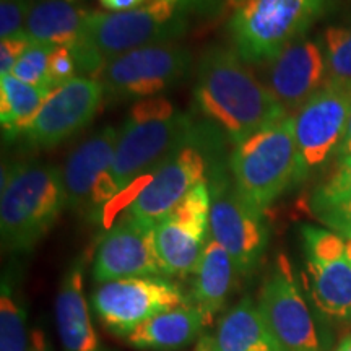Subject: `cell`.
<instances>
[{
    "label": "cell",
    "instance_id": "9a60e30c",
    "mask_svg": "<svg viewBox=\"0 0 351 351\" xmlns=\"http://www.w3.org/2000/svg\"><path fill=\"white\" fill-rule=\"evenodd\" d=\"M262 83L285 111L296 112L328 83L322 39L298 38L263 64Z\"/></svg>",
    "mask_w": 351,
    "mask_h": 351
},
{
    "label": "cell",
    "instance_id": "52a82bcc",
    "mask_svg": "<svg viewBox=\"0 0 351 351\" xmlns=\"http://www.w3.org/2000/svg\"><path fill=\"white\" fill-rule=\"evenodd\" d=\"M335 0H244L228 23L245 64L263 65L302 38Z\"/></svg>",
    "mask_w": 351,
    "mask_h": 351
},
{
    "label": "cell",
    "instance_id": "e0dca14e",
    "mask_svg": "<svg viewBox=\"0 0 351 351\" xmlns=\"http://www.w3.org/2000/svg\"><path fill=\"white\" fill-rule=\"evenodd\" d=\"M155 225L134 217H122L109 228L99 241L93 262V278L98 283L135 276H158L163 274L158 261Z\"/></svg>",
    "mask_w": 351,
    "mask_h": 351
},
{
    "label": "cell",
    "instance_id": "d590c367",
    "mask_svg": "<svg viewBox=\"0 0 351 351\" xmlns=\"http://www.w3.org/2000/svg\"><path fill=\"white\" fill-rule=\"evenodd\" d=\"M335 351H351V335L345 337V339L340 341V345L337 346Z\"/></svg>",
    "mask_w": 351,
    "mask_h": 351
},
{
    "label": "cell",
    "instance_id": "9c48e42d",
    "mask_svg": "<svg viewBox=\"0 0 351 351\" xmlns=\"http://www.w3.org/2000/svg\"><path fill=\"white\" fill-rule=\"evenodd\" d=\"M194 57L174 43L145 46L111 60L95 78L104 88V99L156 98L191 75Z\"/></svg>",
    "mask_w": 351,
    "mask_h": 351
},
{
    "label": "cell",
    "instance_id": "8d00e7d4",
    "mask_svg": "<svg viewBox=\"0 0 351 351\" xmlns=\"http://www.w3.org/2000/svg\"><path fill=\"white\" fill-rule=\"evenodd\" d=\"M345 256L351 262V238L345 239Z\"/></svg>",
    "mask_w": 351,
    "mask_h": 351
},
{
    "label": "cell",
    "instance_id": "f546056e",
    "mask_svg": "<svg viewBox=\"0 0 351 351\" xmlns=\"http://www.w3.org/2000/svg\"><path fill=\"white\" fill-rule=\"evenodd\" d=\"M75 73H78V60L73 47H54L49 57V82L52 90L75 78Z\"/></svg>",
    "mask_w": 351,
    "mask_h": 351
},
{
    "label": "cell",
    "instance_id": "ba28073f",
    "mask_svg": "<svg viewBox=\"0 0 351 351\" xmlns=\"http://www.w3.org/2000/svg\"><path fill=\"white\" fill-rule=\"evenodd\" d=\"M207 181L212 194L210 236L226 249L239 276L251 275L269 244L263 212L241 197L223 158L212 165Z\"/></svg>",
    "mask_w": 351,
    "mask_h": 351
},
{
    "label": "cell",
    "instance_id": "8992f818",
    "mask_svg": "<svg viewBox=\"0 0 351 351\" xmlns=\"http://www.w3.org/2000/svg\"><path fill=\"white\" fill-rule=\"evenodd\" d=\"M228 165L241 197L265 213L287 189L298 184L293 116H287L236 145Z\"/></svg>",
    "mask_w": 351,
    "mask_h": 351
},
{
    "label": "cell",
    "instance_id": "3957f363",
    "mask_svg": "<svg viewBox=\"0 0 351 351\" xmlns=\"http://www.w3.org/2000/svg\"><path fill=\"white\" fill-rule=\"evenodd\" d=\"M199 130L200 124L192 119L191 114L179 111L168 99L156 96L135 103L119 129L109 171L108 182L114 202L130 186L163 165L176 150L192 142Z\"/></svg>",
    "mask_w": 351,
    "mask_h": 351
},
{
    "label": "cell",
    "instance_id": "d6986e66",
    "mask_svg": "<svg viewBox=\"0 0 351 351\" xmlns=\"http://www.w3.org/2000/svg\"><path fill=\"white\" fill-rule=\"evenodd\" d=\"M236 276L239 274L231 256L210 236L194 271V283L189 295V304L200 311L207 326H212L215 315L225 307L234 288Z\"/></svg>",
    "mask_w": 351,
    "mask_h": 351
},
{
    "label": "cell",
    "instance_id": "5b68a950",
    "mask_svg": "<svg viewBox=\"0 0 351 351\" xmlns=\"http://www.w3.org/2000/svg\"><path fill=\"white\" fill-rule=\"evenodd\" d=\"M223 138L213 127L200 124L199 134L192 142L176 150L163 165L130 186L124 195L114 202L104 215V221H108L117 202H124L121 210L125 205V215L156 225L181 204L197 184L207 181L212 165L221 160Z\"/></svg>",
    "mask_w": 351,
    "mask_h": 351
},
{
    "label": "cell",
    "instance_id": "f1b7e54d",
    "mask_svg": "<svg viewBox=\"0 0 351 351\" xmlns=\"http://www.w3.org/2000/svg\"><path fill=\"white\" fill-rule=\"evenodd\" d=\"M34 0H0V38L5 39L23 33Z\"/></svg>",
    "mask_w": 351,
    "mask_h": 351
},
{
    "label": "cell",
    "instance_id": "7c38bea8",
    "mask_svg": "<svg viewBox=\"0 0 351 351\" xmlns=\"http://www.w3.org/2000/svg\"><path fill=\"white\" fill-rule=\"evenodd\" d=\"M186 302L182 289L160 275L101 283L91 296V306L103 326L122 339L148 319Z\"/></svg>",
    "mask_w": 351,
    "mask_h": 351
},
{
    "label": "cell",
    "instance_id": "e575fe53",
    "mask_svg": "<svg viewBox=\"0 0 351 351\" xmlns=\"http://www.w3.org/2000/svg\"><path fill=\"white\" fill-rule=\"evenodd\" d=\"M346 156H351V114H350L348 124H346L343 140H341L339 152H337V158H339V160H343Z\"/></svg>",
    "mask_w": 351,
    "mask_h": 351
},
{
    "label": "cell",
    "instance_id": "6da1fadb",
    "mask_svg": "<svg viewBox=\"0 0 351 351\" xmlns=\"http://www.w3.org/2000/svg\"><path fill=\"white\" fill-rule=\"evenodd\" d=\"M223 0H147L127 12H90L73 46L78 73L96 77L108 62L127 52L155 44L174 43L195 20L213 15Z\"/></svg>",
    "mask_w": 351,
    "mask_h": 351
},
{
    "label": "cell",
    "instance_id": "4fadbf2b",
    "mask_svg": "<svg viewBox=\"0 0 351 351\" xmlns=\"http://www.w3.org/2000/svg\"><path fill=\"white\" fill-rule=\"evenodd\" d=\"M210 208L208 181H202L173 212L156 223L153 239L163 275H194L208 241Z\"/></svg>",
    "mask_w": 351,
    "mask_h": 351
},
{
    "label": "cell",
    "instance_id": "4316f807",
    "mask_svg": "<svg viewBox=\"0 0 351 351\" xmlns=\"http://www.w3.org/2000/svg\"><path fill=\"white\" fill-rule=\"evenodd\" d=\"M52 51H54L52 46L29 43L23 56L16 62L15 69L12 70V75L21 82L28 83V85L51 88L52 90L49 82V57Z\"/></svg>",
    "mask_w": 351,
    "mask_h": 351
},
{
    "label": "cell",
    "instance_id": "ac0fdd59",
    "mask_svg": "<svg viewBox=\"0 0 351 351\" xmlns=\"http://www.w3.org/2000/svg\"><path fill=\"white\" fill-rule=\"evenodd\" d=\"M56 320L64 351H104L83 295L80 262L70 267L60 283L56 300Z\"/></svg>",
    "mask_w": 351,
    "mask_h": 351
},
{
    "label": "cell",
    "instance_id": "2e32d148",
    "mask_svg": "<svg viewBox=\"0 0 351 351\" xmlns=\"http://www.w3.org/2000/svg\"><path fill=\"white\" fill-rule=\"evenodd\" d=\"M104 101V88L93 77H75L52 90L36 119L25 132L26 142L51 148L90 124Z\"/></svg>",
    "mask_w": 351,
    "mask_h": 351
},
{
    "label": "cell",
    "instance_id": "4dcf8cb0",
    "mask_svg": "<svg viewBox=\"0 0 351 351\" xmlns=\"http://www.w3.org/2000/svg\"><path fill=\"white\" fill-rule=\"evenodd\" d=\"M314 215L322 225L340 234L341 238H351V199L315 210Z\"/></svg>",
    "mask_w": 351,
    "mask_h": 351
},
{
    "label": "cell",
    "instance_id": "7a4b0ae2",
    "mask_svg": "<svg viewBox=\"0 0 351 351\" xmlns=\"http://www.w3.org/2000/svg\"><path fill=\"white\" fill-rule=\"evenodd\" d=\"M194 106L234 147L289 116L238 52L223 46H210L200 57Z\"/></svg>",
    "mask_w": 351,
    "mask_h": 351
},
{
    "label": "cell",
    "instance_id": "484cf974",
    "mask_svg": "<svg viewBox=\"0 0 351 351\" xmlns=\"http://www.w3.org/2000/svg\"><path fill=\"white\" fill-rule=\"evenodd\" d=\"M328 82L351 86V25L328 26L322 36Z\"/></svg>",
    "mask_w": 351,
    "mask_h": 351
},
{
    "label": "cell",
    "instance_id": "74e56055",
    "mask_svg": "<svg viewBox=\"0 0 351 351\" xmlns=\"http://www.w3.org/2000/svg\"><path fill=\"white\" fill-rule=\"evenodd\" d=\"M232 2H236V3H238V5H239V3L244 2V0H232Z\"/></svg>",
    "mask_w": 351,
    "mask_h": 351
},
{
    "label": "cell",
    "instance_id": "30bf717a",
    "mask_svg": "<svg viewBox=\"0 0 351 351\" xmlns=\"http://www.w3.org/2000/svg\"><path fill=\"white\" fill-rule=\"evenodd\" d=\"M257 307L276 351H326L291 263L283 254L262 285Z\"/></svg>",
    "mask_w": 351,
    "mask_h": 351
},
{
    "label": "cell",
    "instance_id": "836d02e7",
    "mask_svg": "<svg viewBox=\"0 0 351 351\" xmlns=\"http://www.w3.org/2000/svg\"><path fill=\"white\" fill-rule=\"evenodd\" d=\"M145 2L147 0H99L101 5L112 13L134 10V8L143 5Z\"/></svg>",
    "mask_w": 351,
    "mask_h": 351
},
{
    "label": "cell",
    "instance_id": "83f0119b",
    "mask_svg": "<svg viewBox=\"0 0 351 351\" xmlns=\"http://www.w3.org/2000/svg\"><path fill=\"white\" fill-rule=\"evenodd\" d=\"M348 199H351V156L340 160L326 181L315 187L311 208L315 212Z\"/></svg>",
    "mask_w": 351,
    "mask_h": 351
},
{
    "label": "cell",
    "instance_id": "44dd1931",
    "mask_svg": "<svg viewBox=\"0 0 351 351\" xmlns=\"http://www.w3.org/2000/svg\"><path fill=\"white\" fill-rule=\"evenodd\" d=\"M197 351H276L258 307L244 298L219 319L213 335L202 337Z\"/></svg>",
    "mask_w": 351,
    "mask_h": 351
},
{
    "label": "cell",
    "instance_id": "1f68e13d",
    "mask_svg": "<svg viewBox=\"0 0 351 351\" xmlns=\"http://www.w3.org/2000/svg\"><path fill=\"white\" fill-rule=\"evenodd\" d=\"M28 46L29 41L23 34L5 38L0 41V75L12 73V70L15 69L16 62H19Z\"/></svg>",
    "mask_w": 351,
    "mask_h": 351
},
{
    "label": "cell",
    "instance_id": "7402d4cb",
    "mask_svg": "<svg viewBox=\"0 0 351 351\" xmlns=\"http://www.w3.org/2000/svg\"><path fill=\"white\" fill-rule=\"evenodd\" d=\"M204 327L207 322L200 311L186 302L148 319L124 340L135 348L178 351L191 345Z\"/></svg>",
    "mask_w": 351,
    "mask_h": 351
},
{
    "label": "cell",
    "instance_id": "cb8c5ba5",
    "mask_svg": "<svg viewBox=\"0 0 351 351\" xmlns=\"http://www.w3.org/2000/svg\"><path fill=\"white\" fill-rule=\"evenodd\" d=\"M51 93V88L28 85L12 73L0 75V124L3 137L25 135Z\"/></svg>",
    "mask_w": 351,
    "mask_h": 351
},
{
    "label": "cell",
    "instance_id": "5bb4252c",
    "mask_svg": "<svg viewBox=\"0 0 351 351\" xmlns=\"http://www.w3.org/2000/svg\"><path fill=\"white\" fill-rule=\"evenodd\" d=\"M119 129L106 125L70 153L62 168L67 208L90 219H104L114 202L108 178L116 153Z\"/></svg>",
    "mask_w": 351,
    "mask_h": 351
},
{
    "label": "cell",
    "instance_id": "d6a6232c",
    "mask_svg": "<svg viewBox=\"0 0 351 351\" xmlns=\"http://www.w3.org/2000/svg\"><path fill=\"white\" fill-rule=\"evenodd\" d=\"M28 351H54L51 340L41 328H33L29 332V346Z\"/></svg>",
    "mask_w": 351,
    "mask_h": 351
},
{
    "label": "cell",
    "instance_id": "277c9868",
    "mask_svg": "<svg viewBox=\"0 0 351 351\" xmlns=\"http://www.w3.org/2000/svg\"><path fill=\"white\" fill-rule=\"evenodd\" d=\"M0 232L3 249L29 252L67 207L62 169L39 161L2 168Z\"/></svg>",
    "mask_w": 351,
    "mask_h": 351
},
{
    "label": "cell",
    "instance_id": "d4e9b609",
    "mask_svg": "<svg viewBox=\"0 0 351 351\" xmlns=\"http://www.w3.org/2000/svg\"><path fill=\"white\" fill-rule=\"evenodd\" d=\"M26 309L13 291L10 280L2 282L0 295V351H28Z\"/></svg>",
    "mask_w": 351,
    "mask_h": 351
},
{
    "label": "cell",
    "instance_id": "603a6c76",
    "mask_svg": "<svg viewBox=\"0 0 351 351\" xmlns=\"http://www.w3.org/2000/svg\"><path fill=\"white\" fill-rule=\"evenodd\" d=\"M307 283L314 304L327 317L351 319V262L346 256L307 258Z\"/></svg>",
    "mask_w": 351,
    "mask_h": 351
},
{
    "label": "cell",
    "instance_id": "8fae6325",
    "mask_svg": "<svg viewBox=\"0 0 351 351\" xmlns=\"http://www.w3.org/2000/svg\"><path fill=\"white\" fill-rule=\"evenodd\" d=\"M351 114V86L328 82L293 114L298 150V179L322 168L337 156Z\"/></svg>",
    "mask_w": 351,
    "mask_h": 351
},
{
    "label": "cell",
    "instance_id": "ffe728a7",
    "mask_svg": "<svg viewBox=\"0 0 351 351\" xmlns=\"http://www.w3.org/2000/svg\"><path fill=\"white\" fill-rule=\"evenodd\" d=\"M90 12L80 0H34L23 36L29 43L73 47L80 39Z\"/></svg>",
    "mask_w": 351,
    "mask_h": 351
}]
</instances>
